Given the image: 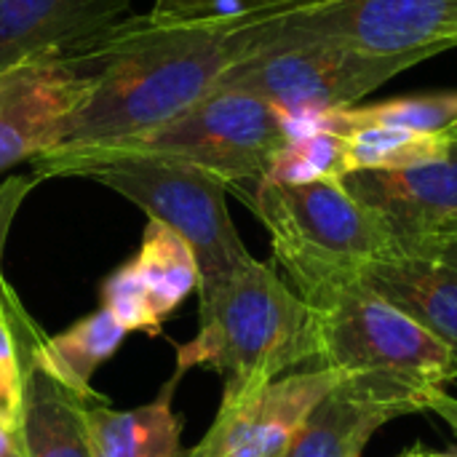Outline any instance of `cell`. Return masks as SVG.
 <instances>
[{"label": "cell", "instance_id": "obj_28", "mask_svg": "<svg viewBox=\"0 0 457 457\" xmlns=\"http://www.w3.org/2000/svg\"><path fill=\"white\" fill-rule=\"evenodd\" d=\"M402 457H428V453H410V455H402Z\"/></svg>", "mask_w": 457, "mask_h": 457}, {"label": "cell", "instance_id": "obj_24", "mask_svg": "<svg viewBox=\"0 0 457 457\" xmlns=\"http://www.w3.org/2000/svg\"><path fill=\"white\" fill-rule=\"evenodd\" d=\"M40 179L35 174H16V177H8L5 182H0V265H3V252H5L11 225H13L24 198L29 195V190ZM3 289H5V278H3V268H0V297H3Z\"/></svg>", "mask_w": 457, "mask_h": 457}, {"label": "cell", "instance_id": "obj_9", "mask_svg": "<svg viewBox=\"0 0 457 457\" xmlns=\"http://www.w3.org/2000/svg\"><path fill=\"white\" fill-rule=\"evenodd\" d=\"M94 80L70 54L43 51L0 70V171L59 147Z\"/></svg>", "mask_w": 457, "mask_h": 457}, {"label": "cell", "instance_id": "obj_18", "mask_svg": "<svg viewBox=\"0 0 457 457\" xmlns=\"http://www.w3.org/2000/svg\"><path fill=\"white\" fill-rule=\"evenodd\" d=\"M126 268L161 324L193 292H198L201 284L198 260L193 249L171 228L155 220H147L142 244L137 254L126 260Z\"/></svg>", "mask_w": 457, "mask_h": 457}, {"label": "cell", "instance_id": "obj_6", "mask_svg": "<svg viewBox=\"0 0 457 457\" xmlns=\"http://www.w3.org/2000/svg\"><path fill=\"white\" fill-rule=\"evenodd\" d=\"M78 177L115 190L193 249L201 273L198 300L214 295L254 260L230 220L228 185L198 166L161 158H115L94 163Z\"/></svg>", "mask_w": 457, "mask_h": 457}, {"label": "cell", "instance_id": "obj_5", "mask_svg": "<svg viewBox=\"0 0 457 457\" xmlns=\"http://www.w3.org/2000/svg\"><path fill=\"white\" fill-rule=\"evenodd\" d=\"M313 316L316 359L348 380L402 396L418 410L453 380L450 348L361 281L340 289Z\"/></svg>", "mask_w": 457, "mask_h": 457}, {"label": "cell", "instance_id": "obj_14", "mask_svg": "<svg viewBox=\"0 0 457 457\" xmlns=\"http://www.w3.org/2000/svg\"><path fill=\"white\" fill-rule=\"evenodd\" d=\"M420 412L412 402L343 378L305 418L281 457H361L386 423Z\"/></svg>", "mask_w": 457, "mask_h": 457}, {"label": "cell", "instance_id": "obj_1", "mask_svg": "<svg viewBox=\"0 0 457 457\" xmlns=\"http://www.w3.org/2000/svg\"><path fill=\"white\" fill-rule=\"evenodd\" d=\"M265 24L268 16L260 11L142 13L118 21L70 54L94 80V91L59 147L131 137L193 107L236 64L262 51Z\"/></svg>", "mask_w": 457, "mask_h": 457}, {"label": "cell", "instance_id": "obj_25", "mask_svg": "<svg viewBox=\"0 0 457 457\" xmlns=\"http://www.w3.org/2000/svg\"><path fill=\"white\" fill-rule=\"evenodd\" d=\"M426 410H431V412H436L453 431L457 434V399L455 396H450V394H445V388H439V391H434L431 394V399H428V404H426Z\"/></svg>", "mask_w": 457, "mask_h": 457}, {"label": "cell", "instance_id": "obj_13", "mask_svg": "<svg viewBox=\"0 0 457 457\" xmlns=\"http://www.w3.org/2000/svg\"><path fill=\"white\" fill-rule=\"evenodd\" d=\"M129 11L131 0H0V70L43 51H80Z\"/></svg>", "mask_w": 457, "mask_h": 457}, {"label": "cell", "instance_id": "obj_8", "mask_svg": "<svg viewBox=\"0 0 457 457\" xmlns=\"http://www.w3.org/2000/svg\"><path fill=\"white\" fill-rule=\"evenodd\" d=\"M297 43L431 59L457 48V0H345L313 13L270 16L260 54Z\"/></svg>", "mask_w": 457, "mask_h": 457}, {"label": "cell", "instance_id": "obj_19", "mask_svg": "<svg viewBox=\"0 0 457 457\" xmlns=\"http://www.w3.org/2000/svg\"><path fill=\"white\" fill-rule=\"evenodd\" d=\"M457 123V91L439 94H415L399 96L380 104L364 107H340L321 112L319 131H329L337 137H348L364 126H388V129H410L420 134H442Z\"/></svg>", "mask_w": 457, "mask_h": 457}, {"label": "cell", "instance_id": "obj_27", "mask_svg": "<svg viewBox=\"0 0 457 457\" xmlns=\"http://www.w3.org/2000/svg\"><path fill=\"white\" fill-rule=\"evenodd\" d=\"M8 457H24V450L19 447V450H13V453H11V455H8Z\"/></svg>", "mask_w": 457, "mask_h": 457}, {"label": "cell", "instance_id": "obj_23", "mask_svg": "<svg viewBox=\"0 0 457 457\" xmlns=\"http://www.w3.org/2000/svg\"><path fill=\"white\" fill-rule=\"evenodd\" d=\"M345 0H153L155 16H206L233 11H265L270 16L313 13Z\"/></svg>", "mask_w": 457, "mask_h": 457}, {"label": "cell", "instance_id": "obj_16", "mask_svg": "<svg viewBox=\"0 0 457 457\" xmlns=\"http://www.w3.org/2000/svg\"><path fill=\"white\" fill-rule=\"evenodd\" d=\"M126 335L129 332L115 321V316L99 308L54 337L32 335V343L27 345V364L51 378L72 396L83 402H102V396L91 386L94 372L115 356Z\"/></svg>", "mask_w": 457, "mask_h": 457}, {"label": "cell", "instance_id": "obj_12", "mask_svg": "<svg viewBox=\"0 0 457 457\" xmlns=\"http://www.w3.org/2000/svg\"><path fill=\"white\" fill-rule=\"evenodd\" d=\"M359 281L450 348L457 380V228L396 249L372 262Z\"/></svg>", "mask_w": 457, "mask_h": 457}, {"label": "cell", "instance_id": "obj_22", "mask_svg": "<svg viewBox=\"0 0 457 457\" xmlns=\"http://www.w3.org/2000/svg\"><path fill=\"white\" fill-rule=\"evenodd\" d=\"M13 300H16V295L5 287L3 297H0V423L19 434L27 364H21V359H19Z\"/></svg>", "mask_w": 457, "mask_h": 457}, {"label": "cell", "instance_id": "obj_15", "mask_svg": "<svg viewBox=\"0 0 457 457\" xmlns=\"http://www.w3.org/2000/svg\"><path fill=\"white\" fill-rule=\"evenodd\" d=\"M174 375L161 394L142 407L112 410L107 404L86 407L94 457H187L182 450V415L174 410L179 386Z\"/></svg>", "mask_w": 457, "mask_h": 457}, {"label": "cell", "instance_id": "obj_17", "mask_svg": "<svg viewBox=\"0 0 457 457\" xmlns=\"http://www.w3.org/2000/svg\"><path fill=\"white\" fill-rule=\"evenodd\" d=\"M19 436L24 457H94L86 423V402L29 364L24 378Z\"/></svg>", "mask_w": 457, "mask_h": 457}, {"label": "cell", "instance_id": "obj_10", "mask_svg": "<svg viewBox=\"0 0 457 457\" xmlns=\"http://www.w3.org/2000/svg\"><path fill=\"white\" fill-rule=\"evenodd\" d=\"M340 380L343 375L327 367L289 372L222 402L212 428L187 457H281L305 418Z\"/></svg>", "mask_w": 457, "mask_h": 457}, {"label": "cell", "instance_id": "obj_20", "mask_svg": "<svg viewBox=\"0 0 457 457\" xmlns=\"http://www.w3.org/2000/svg\"><path fill=\"white\" fill-rule=\"evenodd\" d=\"M345 142L351 171H394L445 158L455 145V134L453 129L442 134H420L410 129L364 126L351 131Z\"/></svg>", "mask_w": 457, "mask_h": 457}, {"label": "cell", "instance_id": "obj_21", "mask_svg": "<svg viewBox=\"0 0 457 457\" xmlns=\"http://www.w3.org/2000/svg\"><path fill=\"white\" fill-rule=\"evenodd\" d=\"M351 174L345 137L313 131L289 139L273 158L262 179L278 185H305L321 179H345Z\"/></svg>", "mask_w": 457, "mask_h": 457}, {"label": "cell", "instance_id": "obj_11", "mask_svg": "<svg viewBox=\"0 0 457 457\" xmlns=\"http://www.w3.org/2000/svg\"><path fill=\"white\" fill-rule=\"evenodd\" d=\"M455 145L445 158L394 171H351L343 185L391 230L396 249L457 228V123Z\"/></svg>", "mask_w": 457, "mask_h": 457}, {"label": "cell", "instance_id": "obj_29", "mask_svg": "<svg viewBox=\"0 0 457 457\" xmlns=\"http://www.w3.org/2000/svg\"><path fill=\"white\" fill-rule=\"evenodd\" d=\"M428 457H455L453 453H447V455H434V453H428Z\"/></svg>", "mask_w": 457, "mask_h": 457}, {"label": "cell", "instance_id": "obj_7", "mask_svg": "<svg viewBox=\"0 0 457 457\" xmlns=\"http://www.w3.org/2000/svg\"><path fill=\"white\" fill-rule=\"evenodd\" d=\"M426 62L423 56H367L343 46L297 43L236 64L217 88H238L273 104L287 126L353 107L361 96Z\"/></svg>", "mask_w": 457, "mask_h": 457}, {"label": "cell", "instance_id": "obj_26", "mask_svg": "<svg viewBox=\"0 0 457 457\" xmlns=\"http://www.w3.org/2000/svg\"><path fill=\"white\" fill-rule=\"evenodd\" d=\"M21 447V436L16 431H11L8 426L0 423V457H8L13 450Z\"/></svg>", "mask_w": 457, "mask_h": 457}, {"label": "cell", "instance_id": "obj_30", "mask_svg": "<svg viewBox=\"0 0 457 457\" xmlns=\"http://www.w3.org/2000/svg\"><path fill=\"white\" fill-rule=\"evenodd\" d=\"M453 455H455V453H453ZM455 457H457V455H455Z\"/></svg>", "mask_w": 457, "mask_h": 457}, {"label": "cell", "instance_id": "obj_2", "mask_svg": "<svg viewBox=\"0 0 457 457\" xmlns=\"http://www.w3.org/2000/svg\"><path fill=\"white\" fill-rule=\"evenodd\" d=\"M289 139L287 120L273 104L238 88H214L147 131L99 145L56 147L29 163L37 179H51L78 177L115 158H161L198 166L236 190L246 182L257 185Z\"/></svg>", "mask_w": 457, "mask_h": 457}, {"label": "cell", "instance_id": "obj_3", "mask_svg": "<svg viewBox=\"0 0 457 457\" xmlns=\"http://www.w3.org/2000/svg\"><path fill=\"white\" fill-rule=\"evenodd\" d=\"M198 335L177 345L174 375L214 367L225 383L222 402L268 386L319 353L311 305L268 262L252 260L214 295L198 300Z\"/></svg>", "mask_w": 457, "mask_h": 457}, {"label": "cell", "instance_id": "obj_4", "mask_svg": "<svg viewBox=\"0 0 457 457\" xmlns=\"http://www.w3.org/2000/svg\"><path fill=\"white\" fill-rule=\"evenodd\" d=\"M238 195L270 233L278 265L311 311L356 284L372 262L396 252L386 222L356 201L343 179L305 185L260 179L252 195Z\"/></svg>", "mask_w": 457, "mask_h": 457}]
</instances>
